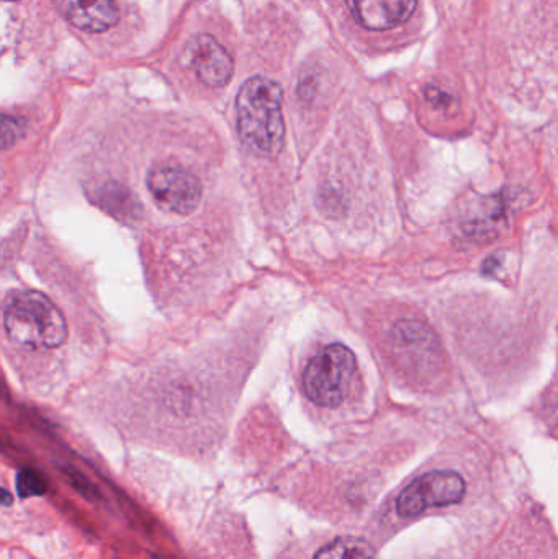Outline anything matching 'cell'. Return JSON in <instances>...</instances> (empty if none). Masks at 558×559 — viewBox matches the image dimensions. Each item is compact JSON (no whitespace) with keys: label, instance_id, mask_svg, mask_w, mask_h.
<instances>
[{"label":"cell","instance_id":"obj_1","mask_svg":"<svg viewBox=\"0 0 558 559\" xmlns=\"http://www.w3.org/2000/svg\"><path fill=\"white\" fill-rule=\"evenodd\" d=\"M284 92L277 82L262 75L248 79L236 97V128L246 147L258 156L274 157L285 143L282 111Z\"/></svg>","mask_w":558,"mask_h":559},{"label":"cell","instance_id":"obj_9","mask_svg":"<svg viewBox=\"0 0 558 559\" xmlns=\"http://www.w3.org/2000/svg\"><path fill=\"white\" fill-rule=\"evenodd\" d=\"M354 20L370 32H383L405 23L416 9V0H347Z\"/></svg>","mask_w":558,"mask_h":559},{"label":"cell","instance_id":"obj_3","mask_svg":"<svg viewBox=\"0 0 558 559\" xmlns=\"http://www.w3.org/2000/svg\"><path fill=\"white\" fill-rule=\"evenodd\" d=\"M356 368V355L346 345L331 344L321 348L305 367V394L317 406H340L346 400Z\"/></svg>","mask_w":558,"mask_h":559},{"label":"cell","instance_id":"obj_12","mask_svg":"<svg viewBox=\"0 0 558 559\" xmlns=\"http://www.w3.org/2000/svg\"><path fill=\"white\" fill-rule=\"evenodd\" d=\"M22 136V127H20L19 121L15 118L3 117L2 120V147L3 150H9L12 144H15L19 141V138Z\"/></svg>","mask_w":558,"mask_h":559},{"label":"cell","instance_id":"obj_10","mask_svg":"<svg viewBox=\"0 0 558 559\" xmlns=\"http://www.w3.org/2000/svg\"><path fill=\"white\" fill-rule=\"evenodd\" d=\"M313 559H376V551L363 538L341 537L321 548Z\"/></svg>","mask_w":558,"mask_h":559},{"label":"cell","instance_id":"obj_13","mask_svg":"<svg viewBox=\"0 0 558 559\" xmlns=\"http://www.w3.org/2000/svg\"><path fill=\"white\" fill-rule=\"evenodd\" d=\"M10 495L7 491H3V506H9Z\"/></svg>","mask_w":558,"mask_h":559},{"label":"cell","instance_id":"obj_8","mask_svg":"<svg viewBox=\"0 0 558 559\" xmlns=\"http://www.w3.org/2000/svg\"><path fill=\"white\" fill-rule=\"evenodd\" d=\"M56 10L75 28L85 33H104L120 19L115 0H52Z\"/></svg>","mask_w":558,"mask_h":559},{"label":"cell","instance_id":"obj_6","mask_svg":"<svg viewBox=\"0 0 558 559\" xmlns=\"http://www.w3.org/2000/svg\"><path fill=\"white\" fill-rule=\"evenodd\" d=\"M465 489L464 478L459 473L431 472L403 489L396 508L402 518H415L426 509L458 504L464 499Z\"/></svg>","mask_w":558,"mask_h":559},{"label":"cell","instance_id":"obj_2","mask_svg":"<svg viewBox=\"0 0 558 559\" xmlns=\"http://www.w3.org/2000/svg\"><path fill=\"white\" fill-rule=\"evenodd\" d=\"M3 328L10 341L33 350H48L64 344L68 324L61 309L35 289L15 292L3 308Z\"/></svg>","mask_w":558,"mask_h":559},{"label":"cell","instance_id":"obj_4","mask_svg":"<svg viewBox=\"0 0 558 559\" xmlns=\"http://www.w3.org/2000/svg\"><path fill=\"white\" fill-rule=\"evenodd\" d=\"M393 357L406 373L428 378L441 370L442 350L435 331L418 319H403L390 334Z\"/></svg>","mask_w":558,"mask_h":559},{"label":"cell","instance_id":"obj_7","mask_svg":"<svg viewBox=\"0 0 558 559\" xmlns=\"http://www.w3.org/2000/svg\"><path fill=\"white\" fill-rule=\"evenodd\" d=\"M182 62L209 87H225L233 78L231 55L213 36L199 35L187 43Z\"/></svg>","mask_w":558,"mask_h":559},{"label":"cell","instance_id":"obj_14","mask_svg":"<svg viewBox=\"0 0 558 559\" xmlns=\"http://www.w3.org/2000/svg\"><path fill=\"white\" fill-rule=\"evenodd\" d=\"M7 2H13V0H7Z\"/></svg>","mask_w":558,"mask_h":559},{"label":"cell","instance_id":"obj_5","mask_svg":"<svg viewBox=\"0 0 558 559\" xmlns=\"http://www.w3.org/2000/svg\"><path fill=\"white\" fill-rule=\"evenodd\" d=\"M147 190L156 205L174 215H190L202 200V183L186 167L161 164L147 173Z\"/></svg>","mask_w":558,"mask_h":559},{"label":"cell","instance_id":"obj_11","mask_svg":"<svg viewBox=\"0 0 558 559\" xmlns=\"http://www.w3.org/2000/svg\"><path fill=\"white\" fill-rule=\"evenodd\" d=\"M46 491V483L39 473L23 469L16 476V495L22 499L36 498Z\"/></svg>","mask_w":558,"mask_h":559}]
</instances>
